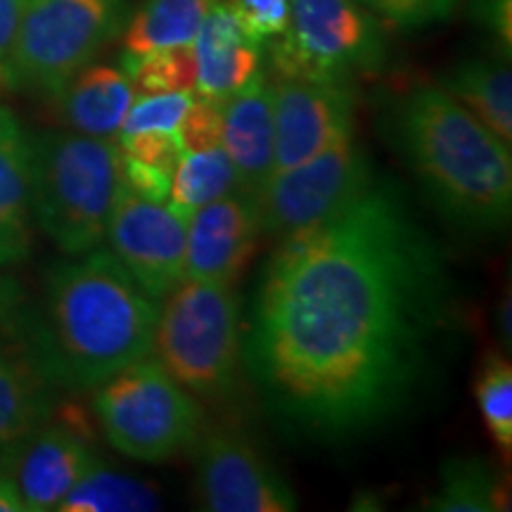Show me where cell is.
<instances>
[{
    "label": "cell",
    "instance_id": "6da1fadb",
    "mask_svg": "<svg viewBox=\"0 0 512 512\" xmlns=\"http://www.w3.org/2000/svg\"><path fill=\"white\" fill-rule=\"evenodd\" d=\"M451 318L441 254L389 181L266 261L242 344L268 408L320 439L366 432L406 406Z\"/></svg>",
    "mask_w": 512,
    "mask_h": 512
},
{
    "label": "cell",
    "instance_id": "7a4b0ae2",
    "mask_svg": "<svg viewBox=\"0 0 512 512\" xmlns=\"http://www.w3.org/2000/svg\"><path fill=\"white\" fill-rule=\"evenodd\" d=\"M392 143L441 219L491 235L512 214V155L491 128L441 86H418L384 121Z\"/></svg>",
    "mask_w": 512,
    "mask_h": 512
},
{
    "label": "cell",
    "instance_id": "3957f363",
    "mask_svg": "<svg viewBox=\"0 0 512 512\" xmlns=\"http://www.w3.org/2000/svg\"><path fill=\"white\" fill-rule=\"evenodd\" d=\"M152 299L112 249L95 247L50 268L38 311L60 389H95L152 354Z\"/></svg>",
    "mask_w": 512,
    "mask_h": 512
},
{
    "label": "cell",
    "instance_id": "277c9868",
    "mask_svg": "<svg viewBox=\"0 0 512 512\" xmlns=\"http://www.w3.org/2000/svg\"><path fill=\"white\" fill-rule=\"evenodd\" d=\"M121 183L114 140L81 133L29 138L31 214L62 254H86L107 240Z\"/></svg>",
    "mask_w": 512,
    "mask_h": 512
},
{
    "label": "cell",
    "instance_id": "5b68a950",
    "mask_svg": "<svg viewBox=\"0 0 512 512\" xmlns=\"http://www.w3.org/2000/svg\"><path fill=\"white\" fill-rule=\"evenodd\" d=\"M152 354L185 392L219 401L238 384L240 304L233 287L183 278L157 313Z\"/></svg>",
    "mask_w": 512,
    "mask_h": 512
},
{
    "label": "cell",
    "instance_id": "8992f818",
    "mask_svg": "<svg viewBox=\"0 0 512 512\" xmlns=\"http://www.w3.org/2000/svg\"><path fill=\"white\" fill-rule=\"evenodd\" d=\"M93 411L105 439L140 463L174 458L200 434L195 396L152 354L95 387Z\"/></svg>",
    "mask_w": 512,
    "mask_h": 512
},
{
    "label": "cell",
    "instance_id": "52a82bcc",
    "mask_svg": "<svg viewBox=\"0 0 512 512\" xmlns=\"http://www.w3.org/2000/svg\"><path fill=\"white\" fill-rule=\"evenodd\" d=\"M121 0H29L8 62V86L60 95L114 36Z\"/></svg>",
    "mask_w": 512,
    "mask_h": 512
},
{
    "label": "cell",
    "instance_id": "ba28073f",
    "mask_svg": "<svg viewBox=\"0 0 512 512\" xmlns=\"http://www.w3.org/2000/svg\"><path fill=\"white\" fill-rule=\"evenodd\" d=\"M278 38L273 69L290 79L349 83L384 60L382 34L361 0H290V24Z\"/></svg>",
    "mask_w": 512,
    "mask_h": 512
},
{
    "label": "cell",
    "instance_id": "9c48e42d",
    "mask_svg": "<svg viewBox=\"0 0 512 512\" xmlns=\"http://www.w3.org/2000/svg\"><path fill=\"white\" fill-rule=\"evenodd\" d=\"M57 389L38 309L0 280V472L50 420Z\"/></svg>",
    "mask_w": 512,
    "mask_h": 512
},
{
    "label": "cell",
    "instance_id": "30bf717a",
    "mask_svg": "<svg viewBox=\"0 0 512 512\" xmlns=\"http://www.w3.org/2000/svg\"><path fill=\"white\" fill-rule=\"evenodd\" d=\"M373 181V164L349 136L302 164L275 171L249 200L254 202L261 233L280 242L330 219Z\"/></svg>",
    "mask_w": 512,
    "mask_h": 512
},
{
    "label": "cell",
    "instance_id": "8fae6325",
    "mask_svg": "<svg viewBox=\"0 0 512 512\" xmlns=\"http://www.w3.org/2000/svg\"><path fill=\"white\" fill-rule=\"evenodd\" d=\"M107 240L121 266L152 299H164L183 280L188 214L171 202L147 200L121 183Z\"/></svg>",
    "mask_w": 512,
    "mask_h": 512
},
{
    "label": "cell",
    "instance_id": "7c38bea8",
    "mask_svg": "<svg viewBox=\"0 0 512 512\" xmlns=\"http://www.w3.org/2000/svg\"><path fill=\"white\" fill-rule=\"evenodd\" d=\"M197 496L209 512H292L297 496L242 434L214 430L195 451Z\"/></svg>",
    "mask_w": 512,
    "mask_h": 512
},
{
    "label": "cell",
    "instance_id": "4fadbf2b",
    "mask_svg": "<svg viewBox=\"0 0 512 512\" xmlns=\"http://www.w3.org/2000/svg\"><path fill=\"white\" fill-rule=\"evenodd\" d=\"M273 93L275 171L320 155L354 131V91L344 81L278 76Z\"/></svg>",
    "mask_w": 512,
    "mask_h": 512
},
{
    "label": "cell",
    "instance_id": "5bb4252c",
    "mask_svg": "<svg viewBox=\"0 0 512 512\" xmlns=\"http://www.w3.org/2000/svg\"><path fill=\"white\" fill-rule=\"evenodd\" d=\"M259 233L254 202L245 192L190 211L183 278L233 285L252 261Z\"/></svg>",
    "mask_w": 512,
    "mask_h": 512
},
{
    "label": "cell",
    "instance_id": "9a60e30c",
    "mask_svg": "<svg viewBox=\"0 0 512 512\" xmlns=\"http://www.w3.org/2000/svg\"><path fill=\"white\" fill-rule=\"evenodd\" d=\"M86 434L74 425H41L12 458L8 475L22 494L24 510H57L72 486L98 465Z\"/></svg>",
    "mask_w": 512,
    "mask_h": 512
},
{
    "label": "cell",
    "instance_id": "2e32d148",
    "mask_svg": "<svg viewBox=\"0 0 512 512\" xmlns=\"http://www.w3.org/2000/svg\"><path fill=\"white\" fill-rule=\"evenodd\" d=\"M221 147L235 166L242 192L254 197L275 166L273 93L261 72L221 102Z\"/></svg>",
    "mask_w": 512,
    "mask_h": 512
},
{
    "label": "cell",
    "instance_id": "e0dca14e",
    "mask_svg": "<svg viewBox=\"0 0 512 512\" xmlns=\"http://www.w3.org/2000/svg\"><path fill=\"white\" fill-rule=\"evenodd\" d=\"M195 91L200 98L223 102L259 74V43L245 36L226 0H216L192 41Z\"/></svg>",
    "mask_w": 512,
    "mask_h": 512
},
{
    "label": "cell",
    "instance_id": "ac0fdd59",
    "mask_svg": "<svg viewBox=\"0 0 512 512\" xmlns=\"http://www.w3.org/2000/svg\"><path fill=\"white\" fill-rule=\"evenodd\" d=\"M31 235L29 138L17 119L0 107V268L27 259Z\"/></svg>",
    "mask_w": 512,
    "mask_h": 512
},
{
    "label": "cell",
    "instance_id": "d6986e66",
    "mask_svg": "<svg viewBox=\"0 0 512 512\" xmlns=\"http://www.w3.org/2000/svg\"><path fill=\"white\" fill-rule=\"evenodd\" d=\"M60 98L64 119L76 133L112 140L136 100V88L124 69L93 64L64 86Z\"/></svg>",
    "mask_w": 512,
    "mask_h": 512
},
{
    "label": "cell",
    "instance_id": "ffe728a7",
    "mask_svg": "<svg viewBox=\"0 0 512 512\" xmlns=\"http://www.w3.org/2000/svg\"><path fill=\"white\" fill-rule=\"evenodd\" d=\"M441 88L491 128L505 145H512V72L508 57L458 64L444 76Z\"/></svg>",
    "mask_w": 512,
    "mask_h": 512
},
{
    "label": "cell",
    "instance_id": "44dd1931",
    "mask_svg": "<svg viewBox=\"0 0 512 512\" xmlns=\"http://www.w3.org/2000/svg\"><path fill=\"white\" fill-rule=\"evenodd\" d=\"M214 3L216 0H145L126 27V55L192 46Z\"/></svg>",
    "mask_w": 512,
    "mask_h": 512
},
{
    "label": "cell",
    "instance_id": "7402d4cb",
    "mask_svg": "<svg viewBox=\"0 0 512 512\" xmlns=\"http://www.w3.org/2000/svg\"><path fill=\"white\" fill-rule=\"evenodd\" d=\"M434 512H496L508 508L503 479L482 458H448L439 486L425 498Z\"/></svg>",
    "mask_w": 512,
    "mask_h": 512
},
{
    "label": "cell",
    "instance_id": "603a6c76",
    "mask_svg": "<svg viewBox=\"0 0 512 512\" xmlns=\"http://www.w3.org/2000/svg\"><path fill=\"white\" fill-rule=\"evenodd\" d=\"M235 188H240L238 174L221 145L197 152L185 150L171 178L169 202L183 214H190L204 204L230 195Z\"/></svg>",
    "mask_w": 512,
    "mask_h": 512
},
{
    "label": "cell",
    "instance_id": "cb8c5ba5",
    "mask_svg": "<svg viewBox=\"0 0 512 512\" xmlns=\"http://www.w3.org/2000/svg\"><path fill=\"white\" fill-rule=\"evenodd\" d=\"M159 498L140 479L93 465L72 486L64 501L57 505L62 512H147L159 510Z\"/></svg>",
    "mask_w": 512,
    "mask_h": 512
},
{
    "label": "cell",
    "instance_id": "d4e9b609",
    "mask_svg": "<svg viewBox=\"0 0 512 512\" xmlns=\"http://www.w3.org/2000/svg\"><path fill=\"white\" fill-rule=\"evenodd\" d=\"M121 67L136 88V95L195 91V53H192V46L124 55Z\"/></svg>",
    "mask_w": 512,
    "mask_h": 512
},
{
    "label": "cell",
    "instance_id": "484cf974",
    "mask_svg": "<svg viewBox=\"0 0 512 512\" xmlns=\"http://www.w3.org/2000/svg\"><path fill=\"white\" fill-rule=\"evenodd\" d=\"M475 396L479 413L491 439L501 448L505 463L512 453V368L510 361L498 351L484 356L475 380Z\"/></svg>",
    "mask_w": 512,
    "mask_h": 512
},
{
    "label": "cell",
    "instance_id": "4316f807",
    "mask_svg": "<svg viewBox=\"0 0 512 512\" xmlns=\"http://www.w3.org/2000/svg\"><path fill=\"white\" fill-rule=\"evenodd\" d=\"M192 100H195L192 91L140 95V98L136 95L117 138L133 136L140 131H178Z\"/></svg>",
    "mask_w": 512,
    "mask_h": 512
},
{
    "label": "cell",
    "instance_id": "83f0119b",
    "mask_svg": "<svg viewBox=\"0 0 512 512\" xmlns=\"http://www.w3.org/2000/svg\"><path fill=\"white\" fill-rule=\"evenodd\" d=\"M240 29L254 43H266L285 34L290 24V0H226Z\"/></svg>",
    "mask_w": 512,
    "mask_h": 512
},
{
    "label": "cell",
    "instance_id": "f1b7e54d",
    "mask_svg": "<svg viewBox=\"0 0 512 512\" xmlns=\"http://www.w3.org/2000/svg\"><path fill=\"white\" fill-rule=\"evenodd\" d=\"M114 143L124 157L159 166L174 174L178 159L185 152L178 131H140L133 136H119Z\"/></svg>",
    "mask_w": 512,
    "mask_h": 512
},
{
    "label": "cell",
    "instance_id": "f546056e",
    "mask_svg": "<svg viewBox=\"0 0 512 512\" xmlns=\"http://www.w3.org/2000/svg\"><path fill=\"white\" fill-rule=\"evenodd\" d=\"M403 29H418L441 22L456 10L458 0H363Z\"/></svg>",
    "mask_w": 512,
    "mask_h": 512
},
{
    "label": "cell",
    "instance_id": "4dcf8cb0",
    "mask_svg": "<svg viewBox=\"0 0 512 512\" xmlns=\"http://www.w3.org/2000/svg\"><path fill=\"white\" fill-rule=\"evenodd\" d=\"M178 136L188 152L221 145V102L207 98L192 100L178 128Z\"/></svg>",
    "mask_w": 512,
    "mask_h": 512
},
{
    "label": "cell",
    "instance_id": "1f68e13d",
    "mask_svg": "<svg viewBox=\"0 0 512 512\" xmlns=\"http://www.w3.org/2000/svg\"><path fill=\"white\" fill-rule=\"evenodd\" d=\"M121 178H124L126 188L147 197V200L169 202L171 178H174L171 171L121 155Z\"/></svg>",
    "mask_w": 512,
    "mask_h": 512
},
{
    "label": "cell",
    "instance_id": "d6a6232c",
    "mask_svg": "<svg viewBox=\"0 0 512 512\" xmlns=\"http://www.w3.org/2000/svg\"><path fill=\"white\" fill-rule=\"evenodd\" d=\"M475 15L479 24L496 38L505 57L512 48V0H475Z\"/></svg>",
    "mask_w": 512,
    "mask_h": 512
},
{
    "label": "cell",
    "instance_id": "836d02e7",
    "mask_svg": "<svg viewBox=\"0 0 512 512\" xmlns=\"http://www.w3.org/2000/svg\"><path fill=\"white\" fill-rule=\"evenodd\" d=\"M29 0H0V86H8V62Z\"/></svg>",
    "mask_w": 512,
    "mask_h": 512
},
{
    "label": "cell",
    "instance_id": "e575fe53",
    "mask_svg": "<svg viewBox=\"0 0 512 512\" xmlns=\"http://www.w3.org/2000/svg\"><path fill=\"white\" fill-rule=\"evenodd\" d=\"M24 501L15 479L8 472H0V512H22Z\"/></svg>",
    "mask_w": 512,
    "mask_h": 512
},
{
    "label": "cell",
    "instance_id": "d590c367",
    "mask_svg": "<svg viewBox=\"0 0 512 512\" xmlns=\"http://www.w3.org/2000/svg\"><path fill=\"white\" fill-rule=\"evenodd\" d=\"M498 318H501V335H505V347L510 349V294H505V309L501 306Z\"/></svg>",
    "mask_w": 512,
    "mask_h": 512
},
{
    "label": "cell",
    "instance_id": "8d00e7d4",
    "mask_svg": "<svg viewBox=\"0 0 512 512\" xmlns=\"http://www.w3.org/2000/svg\"><path fill=\"white\" fill-rule=\"evenodd\" d=\"M361 3H363V0H361Z\"/></svg>",
    "mask_w": 512,
    "mask_h": 512
}]
</instances>
